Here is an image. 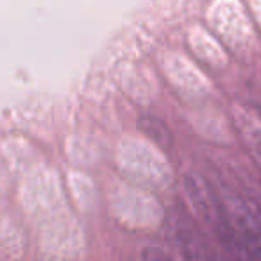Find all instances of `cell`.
I'll return each instance as SVG.
<instances>
[{"label":"cell","mask_w":261,"mask_h":261,"mask_svg":"<svg viewBox=\"0 0 261 261\" xmlns=\"http://www.w3.org/2000/svg\"><path fill=\"white\" fill-rule=\"evenodd\" d=\"M185 190L188 193L190 200H192L193 207L202 215V218L207 224L213 225L215 231L218 232V236L224 242H238V236H236L231 220H229L225 204L218 199L217 192H215V188L207 179L190 172V174L185 175Z\"/></svg>","instance_id":"obj_1"},{"label":"cell","mask_w":261,"mask_h":261,"mask_svg":"<svg viewBox=\"0 0 261 261\" xmlns=\"http://www.w3.org/2000/svg\"><path fill=\"white\" fill-rule=\"evenodd\" d=\"M168 220H170V227L174 229V238L185 261H206L202 240L190 217H186L181 210H177L170 213Z\"/></svg>","instance_id":"obj_2"},{"label":"cell","mask_w":261,"mask_h":261,"mask_svg":"<svg viewBox=\"0 0 261 261\" xmlns=\"http://www.w3.org/2000/svg\"><path fill=\"white\" fill-rule=\"evenodd\" d=\"M138 129L142 130L147 138L152 140L156 145H160L165 150L170 149L172 143H174V136L168 130V127L160 118H156V116L142 115L138 118Z\"/></svg>","instance_id":"obj_3"},{"label":"cell","mask_w":261,"mask_h":261,"mask_svg":"<svg viewBox=\"0 0 261 261\" xmlns=\"http://www.w3.org/2000/svg\"><path fill=\"white\" fill-rule=\"evenodd\" d=\"M142 261H174L172 256L161 247L149 245L142 250Z\"/></svg>","instance_id":"obj_4"},{"label":"cell","mask_w":261,"mask_h":261,"mask_svg":"<svg viewBox=\"0 0 261 261\" xmlns=\"http://www.w3.org/2000/svg\"><path fill=\"white\" fill-rule=\"evenodd\" d=\"M254 150H256V154L259 156V160H261V138H257L256 142H254Z\"/></svg>","instance_id":"obj_5"}]
</instances>
